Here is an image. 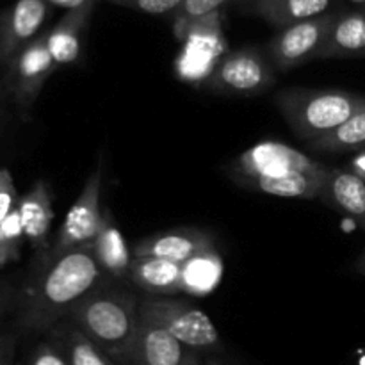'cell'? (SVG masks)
Listing matches in <instances>:
<instances>
[{"label":"cell","mask_w":365,"mask_h":365,"mask_svg":"<svg viewBox=\"0 0 365 365\" xmlns=\"http://www.w3.org/2000/svg\"><path fill=\"white\" fill-rule=\"evenodd\" d=\"M109 277L100 267L91 246L57 257H38L36 267L18 287L13 316L16 330L25 334L50 331L75 309L107 287Z\"/></svg>","instance_id":"cell-1"},{"label":"cell","mask_w":365,"mask_h":365,"mask_svg":"<svg viewBox=\"0 0 365 365\" xmlns=\"http://www.w3.org/2000/svg\"><path fill=\"white\" fill-rule=\"evenodd\" d=\"M68 321L118 365H128L139 324V302L134 294L100 289L86 298Z\"/></svg>","instance_id":"cell-2"},{"label":"cell","mask_w":365,"mask_h":365,"mask_svg":"<svg viewBox=\"0 0 365 365\" xmlns=\"http://www.w3.org/2000/svg\"><path fill=\"white\" fill-rule=\"evenodd\" d=\"M278 110L296 135L314 143L365 107V96L341 89H284L274 96Z\"/></svg>","instance_id":"cell-3"},{"label":"cell","mask_w":365,"mask_h":365,"mask_svg":"<svg viewBox=\"0 0 365 365\" xmlns=\"http://www.w3.org/2000/svg\"><path fill=\"white\" fill-rule=\"evenodd\" d=\"M139 310L148 314L177 341L200 355L223 351L216 324L198 307L170 296H150L139 302Z\"/></svg>","instance_id":"cell-4"},{"label":"cell","mask_w":365,"mask_h":365,"mask_svg":"<svg viewBox=\"0 0 365 365\" xmlns=\"http://www.w3.org/2000/svg\"><path fill=\"white\" fill-rule=\"evenodd\" d=\"M277 82V70L259 46H245L227 53L217 63L205 86L227 96H255Z\"/></svg>","instance_id":"cell-5"},{"label":"cell","mask_w":365,"mask_h":365,"mask_svg":"<svg viewBox=\"0 0 365 365\" xmlns=\"http://www.w3.org/2000/svg\"><path fill=\"white\" fill-rule=\"evenodd\" d=\"M102 175V166H98L86 178L77 200L64 216L63 225L56 235V241L52 242L48 252L38 257H57L64 252H70V250L93 245V241L106 223V209H102V205H100Z\"/></svg>","instance_id":"cell-6"},{"label":"cell","mask_w":365,"mask_h":365,"mask_svg":"<svg viewBox=\"0 0 365 365\" xmlns=\"http://www.w3.org/2000/svg\"><path fill=\"white\" fill-rule=\"evenodd\" d=\"M331 168L307 153L278 141L253 145L228 166V175L242 177H291V175H327Z\"/></svg>","instance_id":"cell-7"},{"label":"cell","mask_w":365,"mask_h":365,"mask_svg":"<svg viewBox=\"0 0 365 365\" xmlns=\"http://www.w3.org/2000/svg\"><path fill=\"white\" fill-rule=\"evenodd\" d=\"M57 70L48 48V32L36 36L6 66V89L18 109L27 114L45 88L50 75Z\"/></svg>","instance_id":"cell-8"},{"label":"cell","mask_w":365,"mask_h":365,"mask_svg":"<svg viewBox=\"0 0 365 365\" xmlns=\"http://www.w3.org/2000/svg\"><path fill=\"white\" fill-rule=\"evenodd\" d=\"M337 14L339 11H328L321 16L278 31L266 48L274 70L289 71L317 59Z\"/></svg>","instance_id":"cell-9"},{"label":"cell","mask_w":365,"mask_h":365,"mask_svg":"<svg viewBox=\"0 0 365 365\" xmlns=\"http://www.w3.org/2000/svg\"><path fill=\"white\" fill-rule=\"evenodd\" d=\"M128 365H203L202 355L182 344L153 317L139 310L138 335Z\"/></svg>","instance_id":"cell-10"},{"label":"cell","mask_w":365,"mask_h":365,"mask_svg":"<svg viewBox=\"0 0 365 365\" xmlns=\"http://www.w3.org/2000/svg\"><path fill=\"white\" fill-rule=\"evenodd\" d=\"M48 2L45 0H16L6 9H0V66L32 41L45 24Z\"/></svg>","instance_id":"cell-11"},{"label":"cell","mask_w":365,"mask_h":365,"mask_svg":"<svg viewBox=\"0 0 365 365\" xmlns=\"http://www.w3.org/2000/svg\"><path fill=\"white\" fill-rule=\"evenodd\" d=\"M216 252L214 237L200 228H175L141 239L134 246V257H155L177 264H187L205 253Z\"/></svg>","instance_id":"cell-12"},{"label":"cell","mask_w":365,"mask_h":365,"mask_svg":"<svg viewBox=\"0 0 365 365\" xmlns=\"http://www.w3.org/2000/svg\"><path fill=\"white\" fill-rule=\"evenodd\" d=\"M53 195L45 180H38L18 202L21 227H24L25 241L32 246L38 255L50 250L48 235L53 220Z\"/></svg>","instance_id":"cell-13"},{"label":"cell","mask_w":365,"mask_h":365,"mask_svg":"<svg viewBox=\"0 0 365 365\" xmlns=\"http://www.w3.org/2000/svg\"><path fill=\"white\" fill-rule=\"evenodd\" d=\"M232 180L248 191L289 200H319L327 175H291V177H242L228 175Z\"/></svg>","instance_id":"cell-14"},{"label":"cell","mask_w":365,"mask_h":365,"mask_svg":"<svg viewBox=\"0 0 365 365\" xmlns=\"http://www.w3.org/2000/svg\"><path fill=\"white\" fill-rule=\"evenodd\" d=\"M330 6L331 0H250L241 11L282 31L328 13Z\"/></svg>","instance_id":"cell-15"},{"label":"cell","mask_w":365,"mask_h":365,"mask_svg":"<svg viewBox=\"0 0 365 365\" xmlns=\"http://www.w3.org/2000/svg\"><path fill=\"white\" fill-rule=\"evenodd\" d=\"M365 57L364 9L339 11L317 59H353Z\"/></svg>","instance_id":"cell-16"},{"label":"cell","mask_w":365,"mask_h":365,"mask_svg":"<svg viewBox=\"0 0 365 365\" xmlns=\"http://www.w3.org/2000/svg\"><path fill=\"white\" fill-rule=\"evenodd\" d=\"M128 277L152 296H173L184 291V266L171 260L134 257Z\"/></svg>","instance_id":"cell-17"},{"label":"cell","mask_w":365,"mask_h":365,"mask_svg":"<svg viewBox=\"0 0 365 365\" xmlns=\"http://www.w3.org/2000/svg\"><path fill=\"white\" fill-rule=\"evenodd\" d=\"M95 4L96 0L77 7V9L68 11L61 18L59 24L52 31H48V48L57 68L73 64L81 57L82 34L88 29Z\"/></svg>","instance_id":"cell-18"},{"label":"cell","mask_w":365,"mask_h":365,"mask_svg":"<svg viewBox=\"0 0 365 365\" xmlns=\"http://www.w3.org/2000/svg\"><path fill=\"white\" fill-rule=\"evenodd\" d=\"M319 200L353 220L365 221V178L355 171L331 168Z\"/></svg>","instance_id":"cell-19"},{"label":"cell","mask_w":365,"mask_h":365,"mask_svg":"<svg viewBox=\"0 0 365 365\" xmlns=\"http://www.w3.org/2000/svg\"><path fill=\"white\" fill-rule=\"evenodd\" d=\"M93 253L98 260L100 267L109 278H123L130 273V264L134 255H130L125 237L121 235L110 210L106 209V223L91 245Z\"/></svg>","instance_id":"cell-20"},{"label":"cell","mask_w":365,"mask_h":365,"mask_svg":"<svg viewBox=\"0 0 365 365\" xmlns=\"http://www.w3.org/2000/svg\"><path fill=\"white\" fill-rule=\"evenodd\" d=\"M48 339L63 349L70 365H118L68 319L57 323L48 331Z\"/></svg>","instance_id":"cell-21"},{"label":"cell","mask_w":365,"mask_h":365,"mask_svg":"<svg viewBox=\"0 0 365 365\" xmlns=\"http://www.w3.org/2000/svg\"><path fill=\"white\" fill-rule=\"evenodd\" d=\"M321 152H355L365 148V107L324 138L310 143Z\"/></svg>","instance_id":"cell-22"},{"label":"cell","mask_w":365,"mask_h":365,"mask_svg":"<svg viewBox=\"0 0 365 365\" xmlns=\"http://www.w3.org/2000/svg\"><path fill=\"white\" fill-rule=\"evenodd\" d=\"M248 2L250 0H184L182 6L175 11V32L178 38H182L200 21L217 13L223 7L235 6L242 9Z\"/></svg>","instance_id":"cell-23"},{"label":"cell","mask_w":365,"mask_h":365,"mask_svg":"<svg viewBox=\"0 0 365 365\" xmlns=\"http://www.w3.org/2000/svg\"><path fill=\"white\" fill-rule=\"evenodd\" d=\"M221 274V264L217 252L205 253L184 264V291L192 294L209 292L216 285Z\"/></svg>","instance_id":"cell-24"},{"label":"cell","mask_w":365,"mask_h":365,"mask_svg":"<svg viewBox=\"0 0 365 365\" xmlns=\"http://www.w3.org/2000/svg\"><path fill=\"white\" fill-rule=\"evenodd\" d=\"M25 242L18 207L0 223V269L16 262L21 257V246Z\"/></svg>","instance_id":"cell-25"},{"label":"cell","mask_w":365,"mask_h":365,"mask_svg":"<svg viewBox=\"0 0 365 365\" xmlns=\"http://www.w3.org/2000/svg\"><path fill=\"white\" fill-rule=\"evenodd\" d=\"M109 2L146 14H175L184 0H109Z\"/></svg>","instance_id":"cell-26"},{"label":"cell","mask_w":365,"mask_h":365,"mask_svg":"<svg viewBox=\"0 0 365 365\" xmlns=\"http://www.w3.org/2000/svg\"><path fill=\"white\" fill-rule=\"evenodd\" d=\"M20 196L14 187L13 175L7 168H0V223L18 207Z\"/></svg>","instance_id":"cell-27"},{"label":"cell","mask_w":365,"mask_h":365,"mask_svg":"<svg viewBox=\"0 0 365 365\" xmlns=\"http://www.w3.org/2000/svg\"><path fill=\"white\" fill-rule=\"evenodd\" d=\"M27 365H70L66 360V355L63 349L48 339V341L41 342L34 348V351L29 356Z\"/></svg>","instance_id":"cell-28"},{"label":"cell","mask_w":365,"mask_h":365,"mask_svg":"<svg viewBox=\"0 0 365 365\" xmlns=\"http://www.w3.org/2000/svg\"><path fill=\"white\" fill-rule=\"evenodd\" d=\"M18 285L11 278L0 277V334H2V324L7 314L13 312L14 299H16Z\"/></svg>","instance_id":"cell-29"},{"label":"cell","mask_w":365,"mask_h":365,"mask_svg":"<svg viewBox=\"0 0 365 365\" xmlns=\"http://www.w3.org/2000/svg\"><path fill=\"white\" fill-rule=\"evenodd\" d=\"M18 337L14 331H2L0 334V365H14Z\"/></svg>","instance_id":"cell-30"},{"label":"cell","mask_w":365,"mask_h":365,"mask_svg":"<svg viewBox=\"0 0 365 365\" xmlns=\"http://www.w3.org/2000/svg\"><path fill=\"white\" fill-rule=\"evenodd\" d=\"M45 2L53 4V6H59V7H66L68 11L71 9H77V7L86 6L89 2H95V0H45Z\"/></svg>","instance_id":"cell-31"},{"label":"cell","mask_w":365,"mask_h":365,"mask_svg":"<svg viewBox=\"0 0 365 365\" xmlns=\"http://www.w3.org/2000/svg\"><path fill=\"white\" fill-rule=\"evenodd\" d=\"M355 271L359 274H364L365 277V248H364V252L360 253V257L359 259H356V262H355Z\"/></svg>","instance_id":"cell-32"},{"label":"cell","mask_w":365,"mask_h":365,"mask_svg":"<svg viewBox=\"0 0 365 365\" xmlns=\"http://www.w3.org/2000/svg\"><path fill=\"white\" fill-rule=\"evenodd\" d=\"M203 365H227L225 362H221L220 359H214V356H209V359L205 360V364Z\"/></svg>","instance_id":"cell-33"},{"label":"cell","mask_w":365,"mask_h":365,"mask_svg":"<svg viewBox=\"0 0 365 365\" xmlns=\"http://www.w3.org/2000/svg\"><path fill=\"white\" fill-rule=\"evenodd\" d=\"M348 2L356 4V6H365V0H348Z\"/></svg>","instance_id":"cell-34"},{"label":"cell","mask_w":365,"mask_h":365,"mask_svg":"<svg viewBox=\"0 0 365 365\" xmlns=\"http://www.w3.org/2000/svg\"><path fill=\"white\" fill-rule=\"evenodd\" d=\"M360 365H365V355L360 359Z\"/></svg>","instance_id":"cell-35"},{"label":"cell","mask_w":365,"mask_h":365,"mask_svg":"<svg viewBox=\"0 0 365 365\" xmlns=\"http://www.w3.org/2000/svg\"><path fill=\"white\" fill-rule=\"evenodd\" d=\"M364 13H365V6H364Z\"/></svg>","instance_id":"cell-36"},{"label":"cell","mask_w":365,"mask_h":365,"mask_svg":"<svg viewBox=\"0 0 365 365\" xmlns=\"http://www.w3.org/2000/svg\"><path fill=\"white\" fill-rule=\"evenodd\" d=\"M0 89H2V86H0Z\"/></svg>","instance_id":"cell-37"}]
</instances>
